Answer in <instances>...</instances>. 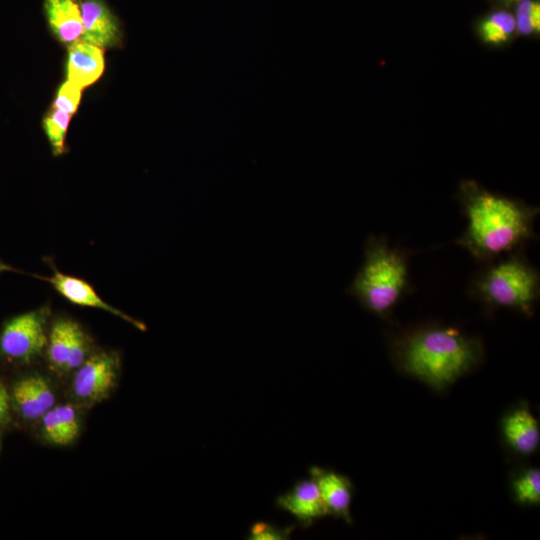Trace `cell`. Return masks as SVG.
<instances>
[{"label":"cell","instance_id":"1","mask_svg":"<svg viewBox=\"0 0 540 540\" xmlns=\"http://www.w3.org/2000/svg\"><path fill=\"white\" fill-rule=\"evenodd\" d=\"M468 220L456 241L478 260H491L535 237L538 208L489 192L473 180L461 182L458 194Z\"/></svg>","mask_w":540,"mask_h":540},{"label":"cell","instance_id":"2","mask_svg":"<svg viewBox=\"0 0 540 540\" xmlns=\"http://www.w3.org/2000/svg\"><path fill=\"white\" fill-rule=\"evenodd\" d=\"M478 341L453 328L428 327L406 335L397 345L402 368L441 389L453 383L481 358Z\"/></svg>","mask_w":540,"mask_h":540},{"label":"cell","instance_id":"3","mask_svg":"<svg viewBox=\"0 0 540 540\" xmlns=\"http://www.w3.org/2000/svg\"><path fill=\"white\" fill-rule=\"evenodd\" d=\"M407 255L392 248L384 238L369 236L364 247V261L347 293L366 310L386 317L408 292Z\"/></svg>","mask_w":540,"mask_h":540},{"label":"cell","instance_id":"4","mask_svg":"<svg viewBox=\"0 0 540 540\" xmlns=\"http://www.w3.org/2000/svg\"><path fill=\"white\" fill-rule=\"evenodd\" d=\"M472 289L488 305L531 315L539 295V274L526 258L515 254L484 270Z\"/></svg>","mask_w":540,"mask_h":540},{"label":"cell","instance_id":"5","mask_svg":"<svg viewBox=\"0 0 540 540\" xmlns=\"http://www.w3.org/2000/svg\"><path fill=\"white\" fill-rule=\"evenodd\" d=\"M48 309L19 314L5 322L0 332V354L9 361L27 363L47 345Z\"/></svg>","mask_w":540,"mask_h":540},{"label":"cell","instance_id":"6","mask_svg":"<svg viewBox=\"0 0 540 540\" xmlns=\"http://www.w3.org/2000/svg\"><path fill=\"white\" fill-rule=\"evenodd\" d=\"M119 368L115 353L101 352L88 357L75 370L71 385L73 396L86 405L108 398L116 386Z\"/></svg>","mask_w":540,"mask_h":540},{"label":"cell","instance_id":"7","mask_svg":"<svg viewBox=\"0 0 540 540\" xmlns=\"http://www.w3.org/2000/svg\"><path fill=\"white\" fill-rule=\"evenodd\" d=\"M274 503L278 510L290 514L304 529L329 515L319 487L311 477L295 482L289 490L279 494Z\"/></svg>","mask_w":540,"mask_h":540},{"label":"cell","instance_id":"8","mask_svg":"<svg viewBox=\"0 0 540 540\" xmlns=\"http://www.w3.org/2000/svg\"><path fill=\"white\" fill-rule=\"evenodd\" d=\"M84 32L81 40L102 49L122 45L123 31L105 0H79Z\"/></svg>","mask_w":540,"mask_h":540},{"label":"cell","instance_id":"9","mask_svg":"<svg viewBox=\"0 0 540 540\" xmlns=\"http://www.w3.org/2000/svg\"><path fill=\"white\" fill-rule=\"evenodd\" d=\"M37 277L50 283L61 296L72 304L82 307L102 309L108 313L118 316L141 331L146 330V325L143 322L136 320L121 310L109 305L98 295V293L89 283L78 277L63 274L55 268L51 276Z\"/></svg>","mask_w":540,"mask_h":540},{"label":"cell","instance_id":"10","mask_svg":"<svg viewBox=\"0 0 540 540\" xmlns=\"http://www.w3.org/2000/svg\"><path fill=\"white\" fill-rule=\"evenodd\" d=\"M11 404L25 420H38L55 406V394L41 375H29L16 381L11 390Z\"/></svg>","mask_w":540,"mask_h":540},{"label":"cell","instance_id":"11","mask_svg":"<svg viewBox=\"0 0 540 540\" xmlns=\"http://www.w3.org/2000/svg\"><path fill=\"white\" fill-rule=\"evenodd\" d=\"M310 477L316 482L327 507L329 515L352 523L350 506L353 498V485L348 477L334 470L319 466L309 468Z\"/></svg>","mask_w":540,"mask_h":540},{"label":"cell","instance_id":"12","mask_svg":"<svg viewBox=\"0 0 540 540\" xmlns=\"http://www.w3.org/2000/svg\"><path fill=\"white\" fill-rule=\"evenodd\" d=\"M104 68L102 48L84 40L70 44L66 66L67 80L83 89L98 81Z\"/></svg>","mask_w":540,"mask_h":540},{"label":"cell","instance_id":"13","mask_svg":"<svg viewBox=\"0 0 540 540\" xmlns=\"http://www.w3.org/2000/svg\"><path fill=\"white\" fill-rule=\"evenodd\" d=\"M44 15L53 36L61 43L81 40L84 27L79 0H44Z\"/></svg>","mask_w":540,"mask_h":540},{"label":"cell","instance_id":"14","mask_svg":"<svg viewBox=\"0 0 540 540\" xmlns=\"http://www.w3.org/2000/svg\"><path fill=\"white\" fill-rule=\"evenodd\" d=\"M503 432L507 442L519 453L530 454L539 445V425L527 409L519 408L511 412L504 419Z\"/></svg>","mask_w":540,"mask_h":540},{"label":"cell","instance_id":"15","mask_svg":"<svg viewBox=\"0 0 540 540\" xmlns=\"http://www.w3.org/2000/svg\"><path fill=\"white\" fill-rule=\"evenodd\" d=\"M40 420L43 437L51 444L68 445L79 434L78 415L71 404L52 407Z\"/></svg>","mask_w":540,"mask_h":540},{"label":"cell","instance_id":"16","mask_svg":"<svg viewBox=\"0 0 540 540\" xmlns=\"http://www.w3.org/2000/svg\"><path fill=\"white\" fill-rule=\"evenodd\" d=\"M76 322L58 319L54 322L47 340V358L50 367L58 373H66L72 331Z\"/></svg>","mask_w":540,"mask_h":540},{"label":"cell","instance_id":"17","mask_svg":"<svg viewBox=\"0 0 540 540\" xmlns=\"http://www.w3.org/2000/svg\"><path fill=\"white\" fill-rule=\"evenodd\" d=\"M516 29L515 17L505 11H498L484 19L479 27L481 38L488 44L506 42Z\"/></svg>","mask_w":540,"mask_h":540},{"label":"cell","instance_id":"18","mask_svg":"<svg viewBox=\"0 0 540 540\" xmlns=\"http://www.w3.org/2000/svg\"><path fill=\"white\" fill-rule=\"evenodd\" d=\"M71 117L68 113L52 108L43 119V128L54 156L67 152L65 137Z\"/></svg>","mask_w":540,"mask_h":540},{"label":"cell","instance_id":"19","mask_svg":"<svg viewBox=\"0 0 540 540\" xmlns=\"http://www.w3.org/2000/svg\"><path fill=\"white\" fill-rule=\"evenodd\" d=\"M515 496L527 505L540 503V471L533 468L525 471L514 483Z\"/></svg>","mask_w":540,"mask_h":540},{"label":"cell","instance_id":"20","mask_svg":"<svg viewBox=\"0 0 540 540\" xmlns=\"http://www.w3.org/2000/svg\"><path fill=\"white\" fill-rule=\"evenodd\" d=\"M516 28L524 35L540 30V4L534 0H522L518 4L515 17Z\"/></svg>","mask_w":540,"mask_h":540},{"label":"cell","instance_id":"21","mask_svg":"<svg viewBox=\"0 0 540 540\" xmlns=\"http://www.w3.org/2000/svg\"><path fill=\"white\" fill-rule=\"evenodd\" d=\"M82 97V88L69 80L63 82L56 93L53 108L69 115H74L79 107Z\"/></svg>","mask_w":540,"mask_h":540},{"label":"cell","instance_id":"22","mask_svg":"<svg viewBox=\"0 0 540 540\" xmlns=\"http://www.w3.org/2000/svg\"><path fill=\"white\" fill-rule=\"evenodd\" d=\"M296 525L278 526L266 521L254 522L249 529L250 540H285L289 539Z\"/></svg>","mask_w":540,"mask_h":540},{"label":"cell","instance_id":"23","mask_svg":"<svg viewBox=\"0 0 540 540\" xmlns=\"http://www.w3.org/2000/svg\"><path fill=\"white\" fill-rule=\"evenodd\" d=\"M88 344L81 327L76 323L71 336L66 373L75 371L88 357Z\"/></svg>","mask_w":540,"mask_h":540},{"label":"cell","instance_id":"24","mask_svg":"<svg viewBox=\"0 0 540 540\" xmlns=\"http://www.w3.org/2000/svg\"><path fill=\"white\" fill-rule=\"evenodd\" d=\"M11 407V397L5 385L0 381V424H4L9 419Z\"/></svg>","mask_w":540,"mask_h":540},{"label":"cell","instance_id":"25","mask_svg":"<svg viewBox=\"0 0 540 540\" xmlns=\"http://www.w3.org/2000/svg\"><path fill=\"white\" fill-rule=\"evenodd\" d=\"M6 271H15V272H19V270L13 268L12 266L4 263L2 260H0V274L3 273V272H6Z\"/></svg>","mask_w":540,"mask_h":540},{"label":"cell","instance_id":"26","mask_svg":"<svg viewBox=\"0 0 540 540\" xmlns=\"http://www.w3.org/2000/svg\"><path fill=\"white\" fill-rule=\"evenodd\" d=\"M505 1H506V2H518V3H519V2L522 1V0H505Z\"/></svg>","mask_w":540,"mask_h":540},{"label":"cell","instance_id":"27","mask_svg":"<svg viewBox=\"0 0 540 540\" xmlns=\"http://www.w3.org/2000/svg\"><path fill=\"white\" fill-rule=\"evenodd\" d=\"M0 447H1V436H0Z\"/></svg>","mask_w":540,"mask_h":540}]
</instances>
